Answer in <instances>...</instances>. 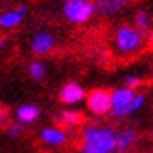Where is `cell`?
Masks as SVG:
<instances>
[{
    "label": "cell",
    "instance_id": "cell-1",
    "mask_svg": "<svg viewBox=\"0 0 153 153\" xmlns=\"http://www.w3.org/2000/svg\"><path fill=\"white\" fill-rule=\"evenodd\" d=\"M115 132L112 126L93 120L83 126L79 153H115Z\"/></svg>",
    "mask_w": 153,
    "mask_h": 153
},
{
    "label": "cell",
    "instance_id": "cell-2",
    "mask_svg": "<svg viewBox=\"0 0 153 153\" xmlns=\"http://www.w3.org/2000/svg\"><path fill=\"white\" fill-rule=\"evenodd\" d=\"M114 52L120 57H131L141 52L146 43V35L134 24H120L114 31Z\"/></svg>",
    "mask_w": 153,
    "mask_h": 153
},
{
    "label": "cell",
    "instance_id": "cell-3",
    "mask_svg": "<svg viewBox=\"0 0 153 153\" xmlns=\"http://www.w3.org/2000/svg\"><path fill=\"white\" fill-rule=\"evenodd\" d=\"M97 14L95 0H65L62 4V16L71 24H86Z\"/></svg>",
    "mask_w": 153,
    "mask_h": 153
},
{
    "label": "cell",
    "instance_id": "cell-4",
    "mask_svg": "<svg viewBox=\"0 0 153 153\" xmlns=\"http://www.w3.org/2000/svg\"><path fill=\"white\" fill-rule=\"evenodd\" d=\"M136 97V90L120 86L112 90V112L110 115L115 119L129 117L132 114V100Z\"/></svg>",
    "mask_w": 153,
    "mask_h": 153
},
{
    "label": "cell",
    "instance_id": "cell-5",
    "mask_svg": "<svg viewBox=\"0 0 153 153\" xmlns=\"http://www.w3.org/2000/svg\"><path fill=\"white\" fill-rule=\"evenodd\" d=\"M86 107L95 117H105L112 112V91L105 88H95L86 95Z\"/></svg>",
    "mask_w": 153,
    "mask_h": 153
},
{
    "label": "cell",
    "instance_id": "cell-6",
    "mask_svg": "<svg viewBox=\"0 0 153 153\" xmlns=\"http://www.w3.org/2000/svg\"><path fill=\"white\" fill-rule=\"evenodd\" d=\"M55 36L50 31H38L29 42V50L36 57H45L55 50Z\"/></svg>",
    "mask_w": 153,
    "mask_h": 153
},
{
    "label": "cell",
    "instance_id": "cell-7",
    "mask_svg": "<svg viewBox=\"0 0 153 153\" xmlns=\"http://www.w3.org/2000/svg\"><path fill=\"white\" fill-rule=\"evenodd\" d=\"M139 134L134 127H120L115 132V153H129L138 143Z\"/></svg>",
    "mask_w": 153,
    "mask_h": 153
},
{
    "label": "cell",
    "instance_id": "cell-8",
    "mask_svg": "<svg viewBox=\"0 0 153 153\" xmlns=\"http://www.w3.org/2000/svg\"><path fill=\"white\" fill-rule=\"evenodd\" d=\"M59 100L64 105H77L79 102L86 100V90L76 81L65 83L59 91Z\"/></svg>",
    "mask_w": 153,
    "mask_h": 153
},
{
    "label": "cell",
    "instance_id": "cell-9",
    "mask_svg": "<svg viewBox=\"0 0 153 153\" xmlns=\"http://www.w3.org/2000/svg\"><path fill=\"white\" fill-rule=\"evenodd\" d=\"M28 14V7L26 5H17L2 12L0 14V28L2 29H16Z\"/></svg>",
    "mask_w": 153,
    "mask_h": 153
},
{
    "label": "cell",
    "instance_id": "cell-10",
    "mask_svg": "<svg viewBox=\"0 0 153 153\" xmlns=\"http://www.w3.org/2000/svg\"><path fill=\"white\" fill-rule=\"evenodd\" d=\"M134 2L136 0H95V4H97V14L110 17V16H115L119 12H122L124 9L132 5Z\"/></svg>",
    "mask_w": 153,
    "mask_h": 153
},
{
    "label": "cell",
    "instance_id": "cell-11",
    "mask_svg": "<svg viewBox=\"0 0 153 153\" xmlns=\"http://www.w3.org/2000/svg\"><path fill=\"white\" fill-rule=\"evenodd\" d=\"M69 139L67 129L60 126H47L42 129V141L48 146H64Z\"/></svg>",
    "mask_w": 153,
    "mask_h": 153
},
{
    "label": "cell",
    "instance_id": "cell-12",
    "mask_svg": "<svg viewBox=\"0 0 153 153\" xmlns=\"http://www.w3.org/2000/svg\"><path fill=\"white\" fill-rule=\"evenodd\" d=\"M40 115H42V108L36 103H22V105H19L14 112L16 120H19V122L24 124V126L35 124L36 120L40 119Z\"/></svg>",
    "mask_w": 153,
    "mask_h": 153
},
{
    "label": "cell",
    "instance_id": "cell-13",
    "mask_svg": "<svg viewBox=\"0 0 153 153\" xmlns=\"http://www.w3.org/2000/svg\"><path fill=\"white\" fill-rule=\"evenodd\" d=\"M57 120H59L60 127H64V129H74V127H79V126L83 124L84 117H83V114H81V112L65 108V110L59 112Z\"/></svg>",
    "mask_w": 153,
    "mask_h": 153
},
{
    "label": "cell",
    "instance_id": "cell-14",
    "mask_svg": "<svg viewBox=\"0 0 153 153\" xmlns=\"http://www.w3.org/2000/svg\"><path fill=\"white\" fill-rule=\"evenodd\" d=\"M28 74L33 81H43L45 76H47V65L42 62V60H31L28 65Z\"/></svg>",
    "mask_w": 153,
    "mask_h": 153
},
{
    "label": "cell",
    "instance_id": "cell-15",
    "mask_svg": "<svg viewBox=\"0 0 153 153\" xmlns=\"http://www.w3.org/2000/svg\"><path fill=\"white\" fill-rule=\"evenodd\" d=\"M132 24L138 29H141L143 33H146L150 29V26H152V16H150V12H146L145 9H139L138 12L134 14V17H132Z\"/></svg>",
    "mask_w": 153,
    "mask_h": 153
},
{
    "label": "cell",
    "instance_id": "cell-16",
    "mask_svg": "<svg viewBox=\"0 0 153 153\" xmlns=\"http://www.w3.org/2000/svg\"><path fill=\"white\" fill-rule=\"evenodd\" d=\"M5 132H7L10 138H21L22 132H24V124H21L19 120H10L7 126V129H5Z\"/></svg>",
    "mask_w": 153,
    "mask_h": 153
},
{
    "label": "cell",
    "instance_id": "cell-17",
    "mask_svg": "<svg viewBox=\"0 0 153 153\" xmlns=\"http://www.w3.org/2000/svg\"><path fill=\"white\" fill-rule=\"evenodd\" d=\"M145 103H146V95L145 93L136 91V97H134V100H132V114L138 112V110H141V108L145 107Z\"/></svg>",
    "mask_w": 153,
    "mask_h": 153
},
{
    "label": "cell",
    "instance_id": "cell-18",
    "mask_svg": "<svg viewBox=\"0 0 153 153\" xmlns=\"http://www.w3.org/2000/svg\"><path fill=\"white\" fill-rule=\"evenodd\" d=\"M141 77L134 76V74H131V76H127L124 79V86H127V88H132V90H138L139 86H141Z\"/></svg>",
    "mask_w": 153,
    "mask_h": 153
},
{
    "label": "cell",
    "instance_id": "cell-19",
    "mask_svg": "<svg viewBox=\"0 0 153 153\" xmlns=\"http://www.w3.org/2000/svg\"><path fill=\"white\" fill-rule=\"evenodd\" d=\"M146 42H148V47H150V48L153 50V29L150 31V35L146 36Z\"/></svg>",
    "mask_w": 153,
    "mask_h": 153
},
{
    "label": "cell",
    "instance_id": "cell-20",
    "mask_svg": "<svg viewBox=\"0 0 153 153\" xmlns=\"http://www.w3.org/2000/svg\"><path fill=\"white\" fill-rule=\"evenodd\" d=\"M4 47H5V38H4V36L0 35V50L4 48Z\"/></svg>",
    "mask_w": 153,
    "mask_h": 153
},
{
    "label": "cell",
    "instance_id": "cell-21",
    "mask_svg": "<svg viewBox=\"0 0 153 153\" xmlns=\"http://www.w3.org/2000/svg\"><path fill=\"white\" fill-rule=\"evenodd\" d=\"M152 153H153V148H152Z\"/></svg>",
    "mask_w": 153,
    "mask_h": 153
},
{
    "label": "cell",
    "instance_id": "cell-22",
    "mask_svg": "<svg viewBox=\"0 0 153 153\" xmlns=\"http://www.w3.org/2000/svg\"><path fill=\"white\" fill-rule=\"evenodd\" d=\"M0 108H2V107H0Z\"/></svg>",
    "mask_w": 153,
    "mask_h": 153
}]
</instances>
